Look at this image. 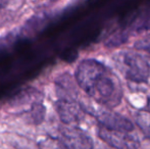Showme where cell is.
I'll return each instance as SVG.
<instances>
[{"mask_svg": "<svg viewBox=\"0 0 150 149\" xmlns=\"http://www.w3.org/2000/svg\"><path fill=\"white\" fill-rule=\"evenodd\" d=\"M120 71L126 79L135 83H146L150 76V66L140 54L133 51L120 52L115 57Z\"/></svg>", "mask_w": 150, "mask_h": 149, "instance_id": "2", "label": "cell"}, {"mask_svg": "<svg viewBox=\"0 0 150 149\" xmlns=\"http://www.w3.org/2000/svg\"><path fill=\"white\" fill-rule=\"evenodd\" d=\"M75 77L79 87L100 105L111 109L122 101V88L119 78L98 60H82Z\"/></svg>", "mask_w": 150, "mask_h": 149, "instance_id": "1", "label": "cell"}, {"mask_svg": "<svg viewBox=\"0 0 150 149\" xmlns=\"http://www.w3.org/2000/svg\"><path fill=\"white\" fill-rule=\"evenodd\" d=\"M45 112H46V108L41 102L39 101L33 102L31 105L30 110H29V117H30L32 123L36 124V125L41 124L44 121Z\"/></svg>", "mask_w": 150, "mask_h": 149, "instance_id": "7", "label": "cell"}, {"mask_svg": "<svg viewBox=\"0 0 150 149\" xmlns=\"http://www.w3.org/2000/svg\"><path fill=\"white\" fill-rule=\"evenodd\" d=\"M136 47L139 48V49L145 50V51H147L150 53V37L139 41L138 43L136 44Z\"/></svg>", "mask_w": 150, "mask_h": 149, "instance_id": "9", "label": "cell"}, {"mask_svg": "<svg viewBox=\"0 0 150 149\" xmlns=\"http://www.w3.org/2000/svg\"><path fill=\"white\" fill-rule=\"evenodd\" d=\"M136 123L141 129V131L150 139V112L141 110L136 114Z\"/></svg>", "mask_w": 150, "mask_h": 149, "instance_id": "8", "label": "cell"}, {"mask_svg": "<svg viewBox=\"0 0 150 149\" xmlns=\"http://www.w3.org/2000/svg\"><path fill=\"white\" fill-rule=\"evenodd\" d=\"M57 141L60 149L94 148V143L90 136L75 126H64L59 128Z\"/></svg>", "mask_w": 150, "mask_h": 149, "instance_id": "3", "label": "cell"}, {"mask_svg": "<svg viewBox=\"0 0 150 149\" xmlns=\"http://www.w3.org/2000/svg\"><path fill=\"white\" fill-rule=\"evenodd\" d=\"M5 2H1V1H0V9H1V8H2V6H4V5H5Z\"/></svg>", "mask_w": 150, "mask_h": 149, "instance_id": "10", "label": "cell"}, {"mask_svg": "<svg viewBox=\"0 0 150 149\" xmlns=\"http://www.w3.org/2000/svg\"><path fill=\"white\" fill-rule=\"evenodd\" d=\"M54 107H55L61 123L67 126L79 123L85 115L84 108L75 99L58 98L57 101L54 103Z\"/></svg>", "mask_w": 150, "mask_h": 149, "instance_id": "5", "label": "cell"}, {"mask_svg": "<svg viewBox=\"0 0 150 149\" xmlns=\"http://www.w3.org/2000/svg\"><path fill=\"white\" fill-rule=\"evenodd\" d=\"M95 117L98 119L99 126H102L107 129L125 132H132L134 130V125L130 119L109 109L102 110L98 114H95Z\"/></svg>", "mask_w": 150, "mask_h": 149, "instance_id": "6", "label": "cell"}, {"mask_svg": "<svg viewBox=\"0 0 150 149\" xmlns=\"http://www.w3.org/2000/svg\"><path fill=\"white\" fill-rule=\"evenodd\" d=\"M97 135L103 142L115 149H139L140 141L132 132L110 130L98 126Z\"/></svg>", "mask_w": 150, "mask_h": 149, "instance_id": "4", "label": "cell"}]
</instances>
